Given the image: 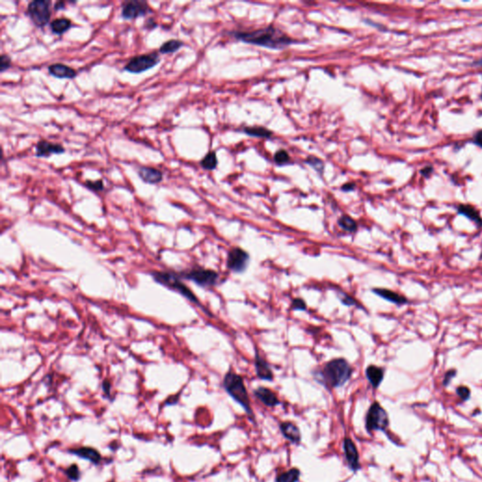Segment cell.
I'll return each mask as SVG.
<instances>
[{"mask_svg":"<svg viewBox=\"0 0 482 482\" xmlns=\"http://www.w3.org/2000/svg\"><path fill=\"white\" fill-rule=\"evenodd\" d=\"M352 365L344 358L332 359L315 372L316 379L326 388H339L352 378Z\"/></svg>","mask_w":482,"mask_h":482,"instance_id":"2","label":"cell"},{"mask_svg":"<svg viewBox=\"0 0 482 482\" xmlns=\"http://www.w3.org/2000/svg\"><path fill=\"white\" fill-rule=\"evenodd\" d=\"M274 161L276 164L279 166L288 164L290 162V156L285 150L280 149L274 154Z\"/></svg>","mask_w":482,"mask_h":482,"instance_id":"29","label":"cell"},{"mask_svg":"<svg viewBox=\"0 0 482 482\" xmlns=\"http://www.w3.org/2000/svg\"><path fill=\"white\" fill-rule=\"evenodd\" d=\"M481 257H482V252H481V256H480V258H481Z\"/></svg>","mask_w":482,"mask_h":482,"instance_id":"45","label":"cell"},{"mask_svg":"<svg viewBox=\"0 0 482 482\" xmlns=\"http://www.w3.org/2000/svg\"><path fill=\"white\" fill-rule=\"evenodd\" d=\"M152 276L156 282H159L160 284H163L168 288L177 291L182 296L185 297L191 303L200 304L197 297L194 295L192 291L180 280L179 275L172 272H168V271H154L152 272Z\"/></svg>","mask_w":482,"mask_h":482,"instance_id":"4","label":"cell"},{"mask_svg":"<svg viewBox=\"0 0 482 482\" xmlns=\"http://www.w3.org/2000/svg\"><path fill=\"white\" fill-rule=\"evenodd\" d=\"M291 310L293 311H306L307 310V305L306 303L301 298H296L292 301L291 305H290Z\"/></svg>","mask_w":482,"mask_h":482,"instance_id":"33","label":"cell"},{"mask_svg":"<svg viewBox=\"0 0 482 482\" xmlns=\"http://www.w3.org/2000/svg\"><path fill=\"white\" fill-rule=\"evenodd\" d=\"M244 132L252 137L261 138H270L272 137V131L269 130L264 126H248L244 128Z\"/></svg>","mask_w":482,"mask_h":482,"instance_id":"23","label":"cell"},{"mask_svg":"<svg viewBox=\"0 0 482 482\" xmlns=\"http://www.w3.org/2000/svg\"><path fill=\"white\" fill-rule=\"evenodd\" d=\"M355 188H356V185H355V183H352V182H348V183H346L343 186H341V189L345 192L353 191Z\"/></svg>","mask_w":482,"mask_h":482,"instance_id":"39","label":"cell"},{"mask_svg":"<svg viewBox=\"0 0 482 482\" xmlns=\"http://www.w3.org/2000/svg\"><path fill=\"white\" fill-rule=\"evenodd\" d=\"M389 426V416L378 401L373 402L365 415V429L368 433L385 431Z\"/></svg>","mask_w":482,"mask_h":482,"instance_id":"5","label":"cell"},{"mask_svg":"<svg viewBox=\"0 0 482 482\" xmlns=\"http://www.w3.org/2000/svg\"><path fill=\"white\" fill-rule=\"evenodd\" d=\"M65 152V148L60 143H52L49 140L41 139L36 144V157L49 158L51 155H60Z\"/></svg>","mask_w":482,"mask_h":482,"instance_id":"12","label":"cell"},{"mask_svg":"<svg viewBox=\"0 0 482 482\" xmlns=\"http://www.w3.org/2000/svg\"><path fill=\"white\" fill-rule=\"evenodd\" d=\"M301 477L300 469L291 468L276 476L275 482H299Z\"/></svg>","mask_w":482,"mask_h":482,"instance_id":"25","label":"cell"},{"mask_svg":"<svg viewBox=\"0 0 482 482\" xmlns=\"http://www.w3.org/2000/svg\"><path fill=\"white\" fill-rule=\"evenodd\" d=\"M222 386L228 395L243 408L249 417L255 423V413L251 405L250 396L240 375L233 370H229L223 378Z\"/></svg>","mask_w":482,"mask_h":482,"instance_id":"3","label":"cell"},{"mask_svg":"<svg viewBox=\"0 0 482 482\" xmlns=\"http://www.w3.org/2000/svg\"><path fill=\"white\" fill-rule=\"evenodd\" d=\"M65 4H66V2H64V1H58V2L56 3L55 7L54 8H55L56 11L62 10V9L65 8Z\"/></svg>","mask_w":482,"mask_h":482,"instance_id":"42","label":"cell"},{"mask_svg":"<svg viewBox=\"0 0 482 482\" xmlns=\"http://www.w3.org/2000/svg\"><path fill=\"white\" fill-rule=\"evenodd\" d=\"M372 292L385 301L397 304L398 306L404 305L408 303V300L405 297L400 295L393 290H387V288H373Z\"/></svg>","mask_w":482,"mask_h":482,"instance_id":"20","label":"cell"},{"mask_svg":"<svg viewBox=\"0 0 482 482\" xmlns=\"http://www.w3.org/2000/svg\"><path fill=\"white\" fill-rule=\"evenodd\" d=\"M68 452L71 454L76 455L83 460H86V461L91 462L92 464H95V465L99 464L102 461V456L100 454V452L97 450L95 448H90V447L72 448V449L68 450Z\"/></svg>","mask_w":482,"mask_h":482,"instance_id":"14","label":"cell"},{"mask_svg":"<svg viewBox=\"0 0 482 482\" xmlns=\"http://www.w3.org/2000/svg\"><path fill=\"white\" fill-rule=\"evenodd\" d=\"M433 171L434 169L432 166H426V167H424L422 170H420V174L423 177L428 178V177L433 173Z\"/></svg>","mask_w":482,"mask_h":482,"instance_id":"37","label":"cell"},{"mask_svg":"<svg viewBox=\"0 0 482 482\" xmlns=\"http://www.w3.org/2000/svg\"><path fill=\"white\" fill-rule=\"evenodd\" d=\"M456 208L459 215H462L466 217L470 221L475 222L477 228L482 227V218L476 208L471 205H463V204L459 205Z\"/></svg>","mask_w":482,"mask_h":482,"instance_id":"21","label":"cell"},{"mask_svg":"<svg viewBox=\"0 0 482 482\" xmlns=\"http://www.w3.org/2000/svg\"><path fill=\"white\" fill-rule=\"evenodd\" d=\"M179 276L192 281L202 287L214 286L219 280V273L217 271H215L213 269H203V268H195L190 270H186L183 273H181Z\"/></svg>","mask_w":482,"mask_h":482,"instance_id":"7","label":"cell"},{"mask_svg":"<svg viewBox=\"0 0 482 482\" xmlns=\"http://www.w3.org/2000/svg\"><path fill=\"white\" fill-rule=\"evenodd\" d=\"M254 395H255V397L257 400H260L262 403L267 407L272 408V407L277 406L281 403L279 399L277 398L275 393L271 391L270 389L267 388V387L260 386L258 388H256L254 391Z\"/></svg>","mask_w":482,"mask_h":482,"instance_id":"17","label":"cell"},{"mask_svg":"<svg viewBox=\"0 0 482 482\" xmlns=\"http://www.w3.org/2000/svg\"><path fill=\"white\" fill-rule=\"evenodd\" d=\"M51 2L47 0H33L28 5V14L36 27L43 28L51 18Z\"/></svg>","mask_w":482,"mask_h":482,"instance_id":"6","label":"cell"},{"mask_svg":"<svg viewBox=\"0 0 482 482\" xmlns=\"http://www.w3.org/2000/svg\"><path fill=\"white\" fill-rule=\"evenodd\" d=\"M343 450H344L346 461L348 462L350 469L353 472L359 471L361 469L360 455H359L356 445L351 438L345 437L344 441H343Z\"/></svg>","mask_w":482,"mask_h":482,"instance_id":"11","label":"cell"},{"mask_svg":"<svg viewBox=\"0 0 482 482\" xmlns=\"http://www.w3.org/2000/svg\"><path fill=\"white\" fill-rule=\"evenodd\" d=\"M305 162L307 164H309L311 167H313L319 174L323 173L325 165H324V162L321 159H318L315 156H310V157H308V159L305 160Z\"/></svg>","mask_w":482,"mask_h":482,"instance_id":"28","label":"cell"},{"mask_svg":"<svg viewBox=\"0 0 482 482\" xmlns=\"http://www.w3.org/2000/svg\"><path fill=\"white\" fill-rule=\"evenodd\" d=\"M49 74L57 78H75L77 72L72 67L67 66L63 63H54L49 66Z\"/></svg>","mask_w":482,"mask_h":482,"instance_id":"18","label":"cell"},{"mask_svg":"<svg viewBox=\"0 0 482 482\" xmlns=\"http://www.w3.org/2000/svg\"><path fill=\"white\" fill-rule=\"evenodd\" d=\"M65 474L68 476L70 480H72V481H78L81 477V472H80V469H79L77 464L70 465L69 467L66 469Z\"/></svg>","mask_w":482,"mask_h":482,"instance_id":"30","label":"cell"},{"mask_svg":"<svg viewBox=\"0 0 482 482\" xmlns=\"http://www.w3.org/2000/svg\"><path fill=\"white\" fill-rule=\"evenodd\" d=\"M12 66V59L10 56L2 54L0 57V72L3 73Z\"/></svg>","mask_w":482,"mask_h":482,"instance_id":"35","label":"cell"},{"mask_svg":"<svg viewBox=\"0 0 482 482\" xmlns=\"http://www.w3.org/2000/svg\"><path fill=\"white\" fill-rule=\"evenodd\" d=\"M160 62V57L158 52L133 57L124 66V70L132 74H140L151 69Z\"/></svg>","mask_w":482,"mask_h":482,"instance_id":"8","label":"cell"},{"mask_svg":"<svg viewBox=\"0 0 482 482\" xmlns=\"http://www.w3.org/2000/svg\"><path fill=\"white\" fill-rule=\"evenodd\" d=\"M365 377L374 389H378L384 378V369L377 365H368L365 369Z\"/></svg>","mask_w":482,"mask_h":482,"instance_id":"19","label":"cell"},{"mask_svg":"<svg viewBox=\"0 0 482 482\" xmlns=\"http://www.w3.org/2000/svg\"><path fill=\"white\" fill-rule=\"evenodd\" d=\"M338 297H339L341 303H343L346 306H356V307H360V308L364 309L363 307H361V306L359 305L358 302H357L354 298H352V296L346 294L344 292H339Z\"/></svg>","mask_w":482,"mask_h":482,"instance_id":"31","label":"cell"},{"mask_svg":"<svg viewBox=\"0 0 482 482\" xmlns=\"http://www.w3.org/2000/svg\"><path fill=\"white\" fill-rule=\"evenodd\" d=\"M338 224L339 227L342 230L349 233H355L358 229V224L357 222L352 219V217L348 215H342L338 219Z\"/></svg>","mask_w":482,"mask_h":482,"instance_id":"24","label":"cell"},{"mask_svg":"<svg viewBox=\"0 0 482 482\" xmlns=\"http://www.w3.org/2000/svg\"><path fill=\"white\" fill-rule=\"evenodd\" d=\"M184 45V42L177 39H172L162 43L159 49V53L161 54H172L178 51Z\"/></svg>","mask_w":482,"mask_h":482,"instance_id":"26","label":"cell"},{"mask_svg":"<svg viewBox=\"0 0 482 482\" xmlns=\"http://www.w3.org/2000/svg\"><path fill=\"white\" fill-rule=\"evenodd\" d=\"M472 65H473L474 67H475V68H478V69H480V71H481L482 76V59H479V60H477V61H475V62H473V63H472Z\"/></svg>","mask_w":482,"mask_h":482,"instance_id":"43","label":"cell"},{"mask_svg":"<svg viewBox=\"0 0 482 482\" xmlns=\"http://www.w3.org/2000/svg\"><path fill=\"white\" fill-rule=\"evenodd\" d=\"M158 27V24L157 22L155 21L154 18H149L148 20L145 22L144 28L146 29H149V30H152L154 28H156Z\"/></svg>","mask_w":482,"mask_h":482,"instance_id":"40","label":"cell"},{"mask_svg":"<svg viewBox=\"0 0 482 482\" xmlns=\"http://www.w3.org/2000/svg\"><path fill=\"white\" fill-rule=\"evenodd\" d=\"M151 12V8L146 1L131 0L124 2L122 6V17L125 20H133L144 16Z\"/></svg>","mask_w":482,"mask_h":482,"instance_id":"10","label":"cell"},{"mask_svg":"<svg viewBox=\"0 0 482 482\" xmlns=\"http://www.w3.org/2000/svg\"><path fill=\"white\" fill-rule=\"evenodd\" d=\"M480 98H481V100H482V91H481V95H480Z\"/></svg>","mask_w":482,"mask_h":482,"instance_id":"44","label":"cell"},{"mask_svg":"<svg viewBox=\"0 0 482 482\" xmlns=\"http://www.w3.org/2000/svg\"><path fill=\"white\" fill-rule=\"evenodd\" d=\"M201 166L207 171H213L218 166V158L215 152H209L201 160Z\"/></svg>","mask_w":482,"mask_h":482,"instance_id":"27","label":"cell"},{"mask_svg":"<svg viewBox=\"0 0 482 482\" xmlns=\"http://www.w3.org/2000/svg\"><path fill=\"white\" fill-rule=\"evenodd\" d=\"M71 27H72V21L65 17L56 18L50 23L51 30L56 35H62L65 33Z\"/></svg>","mask_w":482,"mask_h":482,"instance_id":"22","label":"cell"},{"mask_svg":"<svg viewBox=\"0 0 482 482\" xmlns=\"http://www.w3.org/2000/svg\"><path fill=\"white\" fill-rule=\"evenodd\" d=\"M456 375H457V370H456V369H449L448 371L446 372L445 378H444V381H443V384L445 386H448Z\"/></svg>","mask_w":482,"mask_h":482,"instance_id":"36","label":"cell"},{"mask_svg":"<svg viewBox=\"0 0 482 482\" xmlns=\"http://www.w3.org/2000/svg\"><path fill=\"white\" fill-rule=\"evenodd\" d=\"M473 142H474L476 146L482 148V129L481 130L477 131V132L475 133L474 138H473Z\"/></svg>","mask_w":482,"mask_h":482,"instance_id":"38","label":"cell"},{"mask_svg":"<svg viewBox=\"0 0 482 482\" xmlns=\"http://www.w3.org/2000/svg\"><path fill=\"white\" fill-rule=\"evenodd\" d=\"M280 431L282 436L294 445H300L302 442V433L299 427L291 421H284L280 423Z\"/></svg>","mask_w":482,"mask_h":482,"instance_id":"13","label":"cell"},{"mask_svg":"<svg viewBox=\"0 0 482 482\" xmlns=\"http://www.w3.org/2000/svg\"><path fill=\"white\" fill-rule=\"evenodd\" d=\"M456 393L457 395L460 397V399L462 400V401H466L470 399V396H471V391L469 389L468 387L466 386H459L457 387L456 389Z\"/></svg>","mask_w":482,"mask_h":482,"instance_id":"34","label":"cell"},{"mask_svg":"<svg viewBox=\"0 0 482 482\" xmlns=\"http://www.w3.org/2000/svg\"><path fill=\"white\" fill-rule=\"evenodd\" d=\"M250 261L251 256L246 251L234 247L228 253L226 264L228 269L234 273H243L248 268Z\"/></svg>","mask_w":482,"mask_h":482,"instance_id":"9","label":"cell"},{"mask_svg":"<svg viewBox=\"0 0 482 482\" xmlns=\"http://www.w3.org/2000/svg\"><path fill=\"white\" fill-rule=\"evenodd\" d=\"M234 36L239 41L270 49H285L291 43L296 42L288 35L273 26L253 31H237L234 32Z\"/></svg>","mask_w":482,"mask_h":482,"instance_id":"1","label":"cell"},{"mask_svg":"<svg viewBox=\"0 0 482 482\" xmlns=\"http://www.w3.org/2000/svg\"><path fill=\"white\" fill-rule=\"evenodd\" d=\"M102 387H103L104 393L107 395V397H110V395H111V382H110L109 380H104L103 385H102Z\"/></svg>","mask_w":482,"mask_h":482,"instance_id":"41","label":"cell"},{"mask_svg":"<svg viewBox=\"0 0 482 482\" xmlns=\"http://www.w3.org/2000/svg\"><path fill=\"white\" fill-rule=\"evenodd\" d=\"M255 368L256 375L259 379L269 381H272L274 379L273 372L271 370L269 363L257 352H255Z\"/></svg>","mask_w":482,"mask_h":482,"instance_id":"15","label":"cell"},{"mask_svg":"<svg viewBox=\"0 0 482 482\" xmlns=\"http://www.w3.org/2000/svg\"><path fill=\"white\" fill-rule=\"evenodd\" d=\"M139 178L148 184H158L163 179V173L159 169L148 166H141L138 170Z\"/></svg>","mask_w":482,"mask_h":482,"instance_id":"16","label":"cell"},{"mask_svg":"<svg viewBox=\"0 0 482 482\" xmlns=\"http://www.w3.org/2000/svg\"><path fill=\"white\" fill-rule=\"evenodd\" d=\"M85 186L92 191H102L104 189V183L102 180H97V181L87 180L85 182Z\"/></svg>","mask_w":482,"mask_h":482,"instance_id":"32","label":"cell"}]
</instances>
